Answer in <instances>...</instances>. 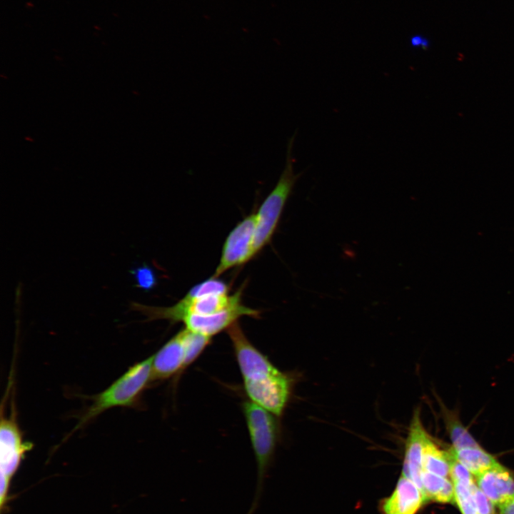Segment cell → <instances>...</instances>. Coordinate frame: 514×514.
Returning <instances> with one entry per match:
<instances>
[{"label": "cell", "mask_w": 514, "mask_h": 514, "mask_svg": "<svg viewBox=\"0 0 514 514\" xmlns=\"http://www.w3.org/2000/svg\"><path fill=\"white\" fill-rule=\"evenodd\" d=\"M422 490L428 501L433 500L441 503H454V484L448 478L428 473H421Z\"/></svg>", "instance_id": "11"}, {"label": "cell", "mask_w": 514, "mask_h": 514, "mask_svg": "<svg viewBox=\"0 0 514 514\" xmlns=\"http://www.w3.org/2000/svg\"><path fill=\"white\" fill-rule=\"evenodd\" d=\"M429 437L421 423L419 412L417 410L412 419L405 442L402 475L412 480L422 491L423 452Z\"/></svg>", "instance_id": "8"}, {"label": "cell", "mask_w": 514, "mask_h": 514, "mask_svg": "<svg viewBox=\"0 0 514 514\" xmlns=\"http://www.w3.org/2000/svg\"><path fill=\"white\" fill-rule=\"evenodd\" d=\"M455 500L462 514H478L470 488L460 483H453Z\"/></svg>", "instance_id": "17"}, {"label": "cell", "mask_w": 514, "mask_h": 514, "mask_svg": "<svg viewBox=\"0 0 514 514\" xmlns=\"http://www.w3.org/2000/svg\"><path fill=\"white\" fill-rule=\"evenodd\" d=\"M451 454L449 450H443L429 437L425 445L423 470L442 477H450Z\"/></svg>", "instance_id": "13"}, {"label": "cell", "mask_w": 514, "mask_h": 514, "mask_svg": "<svg viewBox=\"0 0 514 514\" xmlns=\"http://www.w3.org/2000/svg\"><path fill=\"white\" fill-rule=\"evenodd\" d=\"M475 477L478 487L495 505H499L514 496V479L500 464Z\"/></svg>", "instance_id": "10"}, {"label": "cell", "mask_w": 514, "mask_h": 514, "mask_svg": "<svg viewBox=\"0 0 514 514\" xmlns=\"http://www.w3.org/2000/svg\"><path fill=\"white\" fill-rule=\"evenodd\" d=\"M500 514H514V496L498 505Z\"/></svg>", "instance_id": "21"}, {"label": "cell", "mask_w": 514, "mask_h": 514, "mask_svg": "<svg viewBox=\"0 0 514 514\" xmlns=\"http://www.w3.org/2000/svg\"><path fill=\"white\" fill-rule=\"evenodd\" d=\"M449 450L453 457L475 476L500 464L492 455L480 446L459 450L451 448Z\"/></svg>", "instance_id": "12"}, {"label": "cell", "mask_w": 514, "mask_h": 514, "mask_svg": "<svg viewBox=\"0 0 514 514\" xmlns=\"http://www.w3.org/2000/svg\"><path fill=\"white\" fill-rule=\"evenodd\" d=\"M228 285L223 281L211 276L192 287L186 296L195 298L212 294H228Z\"/></svg>", "instance_id": "16"}, {"label": "cell", "mask_w": 514, "mask_h": 514, "mask_svg": "<svg viewBox=\"0 0 514 514\" xmlns=\"http://www.w3.org/2000/svg\"><path fill=\"white\" fill-rule=\"evenodd\" d=\"M184 330L186 343L185 367L186 368L191 365L210 344L211 338L192 332L186 328Z\"/></svg>", "instance_id": "15"}, {"label": "cell", "mask_w": 514, "mask_h": 514, "mask_svg": "<svg viewBox=\"0 0 514 514\" xmlns=\"http://www.w3.org/2000/svg\"><path fill=\"white\" fill-rule=\"evenodd\" d=\"M256 221V213L250 214L229 233L223 246L219 263L212 277L218 278L228 269L241 266L253 258Z\"/></svg>", "instance_id": "5"}, {"label": "cell", "mask_w": 514, "mask_h": 514, "mask_svg": "<svg viewBox=\"0 0 514 514\" xmlns=\"http://www.w3.org/2000/svg\"><path fill=\"white\" fill-rule=\"evenodd\" d=\"M472 475L462 463L451 455L450 478L453 483H460L470 487L475 483Z\"/></svg>", "instance_id": "19"}, {"label": "cell", "mask_w": 514, "mask_h": 514, "mask_svg": "<svg viewBox=\"0 0 514 514\" xmlns=\"http://www.w3.org/2000/svg\"><path fill=\"white\" fill-rule=\"evenodd\" d=\"M131 273L135 279L136 286L144 291H150L157 284L153 270L146 265L135 268L131 271Z\"/></svg>", "instance_id": "18"}, {"label": "cell", "mask_w": 514, "mask_h": 514, "mask_svg": "<svg viewBox=\"0 0 514 514\" xmlns=\"http://www.w3.org/2000/svg\"><path fill=\"white\" fill-rule=\"evenodd\" d=\"M153 356L131 366L121 377L101 393L91 397L92 403L74 428L80 429L106 410L116 407H132L151 382Z\"/></svg>", "instance_id": "3"}, {"label": "cell", "mask_w": 514, "mask_h": 514, "mask_svg": "<svg viewBox=\"0 0 514 514\" xmlns=\"http://www.w3.org/2000/svg\"><path fill=\"white\" fill-rule=\"evenodd\" d=\"M470 490L478 514H495V504L475 483Z\"/></svg>", "instance_id": "20"}, {"label": "cell", "mask_w": 514, "mask_h": 514, "mask_svg": "<svg viewBox=\"0 0 514 514\" xmlns=\"http://www.w3.org/2000/svg\"><path fill=\"white\" fill-rule=\"evenodd\" d=\"M427 501L423 492L401 475L393 492L382 504V514H416Z\"/></svg>", "instance_id": "9"}, {"label": "cell", "mask_w": 514, "mask_h": 514, "mask_svg": "<svg viewBox=\"0 0 514 514\" xmlns=\"http://www.w3.org/2000/svg\"><path fill=\"white\" fill-rule=\"evenodd\" d=\"M153 356L151 382L168 379L184 370L185 330L180 331Z\"/></svg>", "instance_id": "7"}, {"label": "cell", "mask_w": 514, "mask_h": 514, "mask_svg": "<svg viewBox=\"0 0 514 514\" xmlns=\"http://www.w3.org/2000/svg\"><path fill=\"white\" fill-rule=\"evenodd\" d=\"M252 448L254 453L257 478L253 500L246 514H254L263 493L266 478L273 460L276 445L278 428L272 413L251 400L242 405Z\"/></svg>", "instance_id": "2"}, {"label": "cell", "mask_w": 514, "mask_h": 514, "mask_svg": "<svg viewBox=\"0 0 514 514\" xmlns=\"http://www.w3.org/2000/svg\"><path fill=\"white\" fill-rule=\"evenodd\" d=\"M294 139L295 134L288 143L286 164L279 179L256 213L253 243V257L270 242L279 223L286 201L292 193L296 182L303 173H294L295 158L292 153Z\"/></svg>", "instance_id": "4"}, {"label": "cell", "mask_w": 514, "mask_h": 514, "mask_svg": "<svg viewBox=\"0 0 514 514\" xmlns=\"http://www.w3.org/2000/svg\"><path fill=\"white\" fill-rule=\"evenodd\" d=\"M446 427L452 441L453 448L459 450L465 448L480 447L475 438L461 423L455 413L444 412Z\"/></svg>", "instance_id": "14"}, {"label": "cell", "mask_w": 514, "mask_h": 514, "mask_svg": "<svg viewBox=\"0 0 514 514\" xmlns=\"http://www.w3.org/2000/svg\"><path fill=\"white\" fill-rule=\"evenodd\" d=\"M249 400L279 416L291 392L289 377L246 336L238 322L227 330Z\"/></svg>", "instance_id": "1"}, {"label": "cell", "mask_w": 514, "mask_h": 514, "mask_svg": "<svg viewBox=\"0 0 514 514\" xmlns=\"http://www.w3.org/2000/svg\"><path fill=\"white\" fill-rule=\"evenodd\" d=\"M32 447L24 440L15 415H1L0 423V468L1 476L11 481L24 454Z\"/></svg>", "instance_id": "6"}]
</instances>
